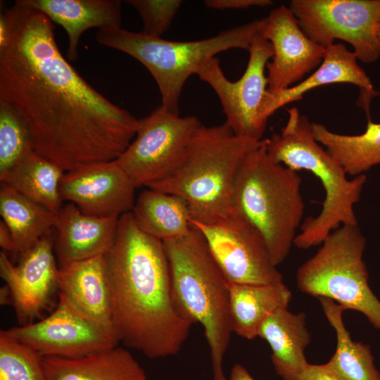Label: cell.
Masks as SVG:
<instances>
[{"label":"cell","instance_id":"5b68a950","mask_svg":"<svg viewBox=\"0 0 380 380\" xmlns=\"http://www.w3.org/2000/svg\"><path fill=\"white\" fill-rule=\"evenodd\" d=\"M288 120L279 134L267 139L270 157L293 170H307L321 182L324 199L321 212L306 218L293 245L308 249L321 244L341 225H358L354 206L360 201L365 175L350 179L342 166L314 137L312 122L296 107L288 110Z\"/></svg>","mask_w":380,"mask_h":380},{"label":"cell","instance_id":"52a82bcc","mask_svg":"<svg viewBox=\"0 0 380 380\" xmlns=\"http://www.w3.org/2000/svg\"><path fill=\"white\" fill-rule=\"evenodd\" d=\"M264 18L222 31L196 41H171L134 32L121 27L99 30L98 43L124 52L139 61L154 78L161 96V106L179 115V103L187 79L222 51L248 50L260 30Z\"/></svg>","mask_w":380,"mask_h":380},{"label":"cell","instance_id":"2e32d148","mask_svg":"<svg viewBox=\"0 0 380 380\" xmlns=\"http://www.w3.org/2000/svg\"><path fill=\"white\" fill-rule=\"evenodd\" d=\"M137 186L116 160L85 165L64 172L60 184L63 201L83 213L118 216L132 212Z\"/></svg>","mask_w":380,"mask_h":380},{"label":"cell","instance_id":"ac0fdd59","mask_svg":"<svg viewBox=\"0 0 380 380\" xmlns=\"http://www.w3.org/2000/svg\"><path fill=\"white\" fill-rule=\"evenodd\" d=\"M118 220L84 214L72 203L63 205L54 227L58 267L103 255L113 243Z\"/></svg>","mask_w":380,"mask_h":380},{"label":"cell","instance_id":"d6a6232c","mask_svg":"<svg viewBox=\"0 0 380 380\" xmlns=\"http://www.w3.org/2000/svg\"><path fill=\"white\" fill-rule=\"evenodd\" d=\"M300 380H338L324 365L309 364Z\"/></svg>","mask_w":380,"mask_h":380},{"label":"cell","instance_id":"4fadbf2b","mask_svg":"<svg viewBox=\"0 0 380 380\" xmlns=\"http://www.w3.org/2000/svg\"><path fill=\"white\" fill-rule=\"evenodd\" d=\"M5 331L42 357H82L115 347L119 342L114 332L88 319L60 297L47 317Z\"/></svg>","mask_w":380,"mask_h":380},{"label":"cell","instance_id":"e575fe53","mask_svg":"<svg viewBox=\"0 0 380 380\" xmlns=\"http://www.w3.org/2000/svg\"><path fill=\"white\" fill-rule=\"evenodd\" d=\"M228 380H256L241 364H235L232 368Z\"/></svg>","mask_w":380,"mask_h":380},{"label":"cell","instance_id":"cb8c5ba5","mask_svg":"<svg viewBox=\"0 0 380 380\" xmlns=\"http://www.w3.org/2000/svg\"><path fill=\"white\" fill-rule=\"evenodd\" d=\"M0 214L13 237V253L19 256L52 232L56 221V213L1 183Z\"/></svg>","mask_w":380,"mask_h":380},{"label":"cell","instance_id":"d4e9b609","mask_svg":"<svg viewBox=\"0 0 380 380\" xmlns=\"http://www.w3.org/2000/svg\"><path fill=\"white\" fill-rule=\"evenodd\" d=\"M317 299L336 335V351L324 364L325 367L338 380H380L370 347L353 341L345 327L343 313L346 309L330 298Z\"/></svg>","mask_w":380,"mask_h":380},{"label":"cell","instance_id":"30bf717a","mask_svg":"<svg viewBox=\"0 0 380 380\" xmlns=\"http://www.w3.org/2000/svg\"><path fill=\"white\" fill-rule=\"evenodd\" d=\"M289 8L305 34L327 48L336 39L350 44L365 63L380 58V0H292Z\"/></svg>","mask_w":380,"mask_h":380},{"label":"cell","instance_id":"836d02e7","mask_svg":"<svg viewBox=\"0 0 380 380\" xmlns=\"http://www.w3.org/2000/svg\"><path fill=\"white\" fill-rule=\"evenodd\" d=\"M0 246L4 252H14V243L11 234L6 224L0 222Z\"/></svg>","mask_w":380,"mask_h":380},{"label":"cell","instance_id":"3957f363","mask_svg":"<svg viewBox=\"0 0 380 380\" xmlns=\"http://www.w3.org/2000/svg\"><path fill=\"white\" fill-rule=\"evenodd\" d=\"M163 243L177 310L192 325L198 323L203 327L213 380H228L224 360L233 333L228 281L196 227L192 225L184 236Z\"/></svg>","mask_w":380,"mask_h":380},{"label":"cell","instance_id":"d590c367","mask_svg":"<svg viewBox=\"0 0 380 380\" xmlns=\"http://www.w3.org/2000/svg\"><path fill=\"white\" fill-rule=\"evenodd\" d=\"M0 299L1 305L11 304V297L8 287L5 285L1 288Z\"/></svg>","mask_w":380,"mask_h":380},{"label":"cell","instance_id":"e0dca14e","mask_svg":"<svg viewBox=\"0 0 380 380\" xmlns=\"http://www.w3.org/2000/svg\"><path fill=\"white\" fill-rule=\"evenodd\" d=\"M353 51L348 49L344 44L335 42L325 48L321 64L308 77L298 84L276 93H269L264 100L261 113L268 118L278 109L290 103L302 99L308 91L321 86L335 83H349L360 89L357 104L369 117L372 99L380 94L365 70L357 63Z\"/></svg>","mask_w":380,"mask_h":380},{"label":"cell","instance_id":"f546056e","mask_svg":"<svg viewBox=\"0 0 380 380\" xmlns=\"http://www.w3.org/2000/svg\"><path fill=\"white\" fill-rule=\"evenodd\" d=\"M42 357L0 331V380H45Z\"/></svg>","mask_w":380,"mask_h":380},{"label":"cell","instance_id":"5bb4252c","mask_svg":"<svg viewBox=\"0 0 380 380\" xmlns=\"http://www.w3.org/2000/svg\"><path fill=\"white\" fill-rule=\"evenodd\" d=\"M52 232L20 255L13 264L6 252L0 253V275L8 287L19 325L42 318L58 291L59 267L54 255Z\"/></svg>","mask_w":380,"mask_h":380},{"label":"cell","instance_id":"d6986e66","mask_svg":"<svg viewBox=\"0 0 380 380\" xmlns=\"http://www.w3.org/2000/svg\"><path fill=\"white\" fill-rule=\"evenodd\" d=\"M58 286V297L88 319L115 333L103 255L59 267Z\"/></svg>","mask_w":380,"mask_h":380},{"label":"cell","instance_id":"484cf974","mask_svg":"<svg viewBox=\"0 0 380 380\" xmlns=\"http://www.w3.org/2000/svg\"><path fill=\"white\" fill-rule=\"evenodd\" d=\"M132 213L141 230L162 241L184 236L192 227L182 198L150 188L139 194Z\"/></svg>","mask_w":380,"mask_h":380},{"label":"cell","instance_id":"7c38bea8","mask_svg":"<svg viewBox=\"0 0 380 380\" xmlns=\"http://www.w3.org/2000/svg\"><path fill=\"white\" fill-rule=\"evenodd\" d=\"M191 223L203 236L228 282L268 284L283 281L260 234L237 213L214 224Z\"/></svg>","mask_w":380,"mask_h":380},{"label":"cell","instance_id":"9c48e42d","mask_svg":"<svg viewBox=\"0 0 380 380\" xmlns=\"http://www.w3.org/2000/svg\"><path fill=\"white\" fill-rule=\"evenodd\" d=\"M201 125L195 116L180 117L160 106L139 120L134 140L116 161L137 187H148L181 165Z\"/></svg>","mask_w":380,"mask_h":380},{"label":"cell","instance_id":"8992f818","mask_svg":"<svg viewBox=\"0 0 380 380\" xmlns=\"http://www.w3.org/2000/svg\"><path fill=\"white\" fill-rule=\"evenodd\" d=\"M267 139L244 157L235 182L233 210L262 238L277 266L290 253L305 203L297 171L274 160Z\"/></svg>","mask_w":380,"mask_h":380},{"label":"cell","instance_id":"44dd1931","mask_svg":"<svg viewBox=\"0 0 380 380\" xmlns=\"http://www.w3.org/2000/svg\"><path fill=\"white\" fill-rule=\"evenodd\" d=\"M62 26L68 37L67 55L77 58L82 34L87 30L121 27L122 6L118 0H22Z\"/></svg>","mask_w":380,"mask_h":380},{"label":"cell","instance_id":"7402d4cb","mask_svg":"<svg viewBox=\"0 0 380 380\" xmlns=\"http://www.w3.org/2000/svg\"><path fill=\"white\" fill-rule=\"evenodd\" d=\"M45 380H147L143 367L118 346L84 356L42 358Z\"/></svg>","mask_w":380,"mask_h":380},{"label":"cell","instance_id":"1f68e13d","mask_svg":"<svg viewBox=\"0 0 380 380\" xmlns=\"http://www.w3.org/2000/svg\"><path fill=\"white\" fill-rule=\"evenodd\" d=\"M205 5L217 10L246 9L251 7H266L273 4L271 0H206Z\"/></svg>","mask_w":380,"mask_h":380},{"label":"cell","instance_id":"277c9868","mask_svg":"<svg viewBox=\"0 0 380 380\" xmlns=\"http://www.w3.org/2000/svg\"><path fill=\"white\" fill-rule=\"evenodd\" d=\"M263 141L238 137L225 122L202 125L181 165L148 188L182 198L189 207L191 221L203 224L220 222L234 214V185L244 157Z\"/></svg>","mask_w":380,"mask_h":380},{"label":"cell","instance_id":"7a4b0ae2","mask_svg":"<svg viewBox=\"0 0 380 380\" xmlns=\"http://www.w3.org/2000/svg\"><path fill=\"white\" fill-rule=\"evenodd\" d=\"M103 258L119 341L150 358L177 355L192 324L175 306L163 241L141 230L132 213H127L119 217Z\"/></svg>","mask_w":380,"mask_h":380},{"label":"cell","instance_id":"6da1fadb","mask_svg":"<svg viewBox=\"0 0 380 380\" xmlns=\"http://www.w3.org/2000/svg\"><path fill=\"white\" fill-rule=\"evenodd\" d=\"M0 99L27 122L35 152L64 172L114 160L139 125L127 110L90 85L64 58L53 22L22 0L4 13Z\"/></svg>","mask_w":380,"mask_h":380},{"label":"cell","instance_id":"9a60e30c","mask_svg":"<svg viewBox=\"0 0 380 380\" xmlns=\"http://www.w3.org/2000/svg\"><path fill=\"white\" fill-rule=\"evenodd\" d=\"M260 32L273 49L266 67L269 93L298 84L322 62L325 48L305 34L294 14L284 5L273 9L264 18Z\"/></svg>","mask_w":380,"mask_h":380},{"label":"cell","instance_id":"8d00e7d4","mask_svg":"<svg viewBox=\"0 0 380 380\" xmlns=\"http://www.w3.org/2000/svg\"><path fill=\"white\" fill-rule=\"evenodd\" d=\"M378 34H379V39H380V20H379V23Z\"/></svg>","mask_w":380,"mask_h":380},{"label":"cell","instance_id":"ffe728a7","mask_svg":"<svg viewBox=\"0 0 380 380\" xmlns=\"http://www.w3.org/2000/svg\"><path fill=\"white\" fill-rule=\"evenodd\" d=\"M258 336L270 346L276 373L283 380H300L309 365L305 349L311 341L305 314L279 309L264 320Z\"/></svg>","mask_w":380,"mask_h":380},{"label":"cell","instance_id":"f1b7e54d","mask_svg":"<svg viewBox=\"0 0 380 380\" xmlns=\"http://www.w3.org/2000/svg\"><path fill=\"white\" fill-rule=\"evenodd\" d=\"M34 152L27 122L13 106L0 99V177Z\"/></svg>","mask_w":380,"mask_h":380},{"label":"cell","instance_id":"ba28073f","mask_svg":"<svg viewBox=\"0 0 380 380\" xmlns=\"http://www.w3.org/2000/svg\"><path fill=\"white\" fill-rule=\"evenodd\" d=\"M366 239L358 225H341L303 263L296 276L297 287L306 294L334 300L346 310L363 314L380 329V300L368 284L362 259Z\"/></svg>","mask_w":380,"mask_h":380},{"label":"cell","instance_id":"4316f807","mask_svg":"<svg viewBox=\"0 0 380 380\" xmlns=\"http://www.w3.org/2000/svg\"><path fill=\"white\" fill-rule=\"evenodd\" d=\"M312 129L315 139L348 175H365L380 164V123L368 120L365 131L358 135L338 134L315 122H312Z\"/></svg>","mask_w":380,"mask_h":380},{"label":"cell","instance_id":"8fae6325","mask_svg":"<svg viewBox=\"0 0 380 380\" xmlns=\"http://www.w3.org/2000/svg\"><path fill=\"white\" fill-rule=\"evenodd\" d=\"M248 51L247 67L236 81L227 78L216 57L200 67L196 75L217 94L226 116L225 123L233 133L259 141L262 140L267 122L261 108L267 94L265 69L273 56V49L260 30Z\"/></svg>","mask_w":380,"mask_h":380},{"label":"cell","instance_id":"83f0119b","mask_svg":"<svg viewBox=\"0 0 380 380\" xmlns=\"http://www.w3.org/2000/svg\"><path fill=\"white\" fill-rule=\"evenodd\" d=\"M64 171L34 152L0 177L1 184L56 213L63 205L60 184Z\"/></svg>","mask_w":380,"mask_h":380},{"label":"cell","instance_id":"4dcf8cb0","mask_svg":"<svg viewBox=\"0 0 380 380\" xmlns=\"http://www.w3.org/2000/svg\"><path fill=\"white\" fill-rule=\"evenodd\" d=\"M139 13L145 35L160 38L169 29L180 7L181 0H129Z\"/></svg>","mask_w":380,"mask_h":380},{"label":"cell","instance_id":"603a6c76","mask_svg":"<svg viewBox=\"0 0 380 380\" xmlns=\"http://www.w3.org/2000/svg\"><path fill=\"white\" fill-rule=\"evenodd\" d=\"M228 285L233 332L248 340L258 337L264 320L275 311L288 308L292 298L283 281L268 284L228 282Z\"/></svg>","mask_w":380,"mask_h":380}]
</instances>
